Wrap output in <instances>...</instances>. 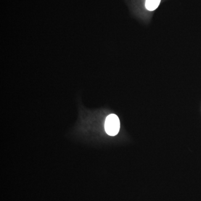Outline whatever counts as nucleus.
Listing matches in <instances>:
<instances>
[{"instance_id": "obj_1", "label": "nucleus", "mask_w": 201, "mask_h": 201, "mask_svg": "<svg viewBox=\"0 0 201 201\" xmlns=\"http://www.w3.org/2000/svg\"><path fill=\"white\" fill-rule=\"evenodd\" d=\"M105 129L107 134L110 136H115L118 134L120 129V122L116 115L113 113L107 116Z\"/></svg>"}, {"instance_id": "obj_2", "label": "nucleus", "mask_w": 201, "mask_h": 201, "mask_svg": "<svg viewBox=\"0 0 201 201\" xmlns=\"http://www.w3.org/2000/svg\"><path fill=\"white\" fill-rule=\"evenodd\" d=\"M161 0H146L145 7L149 11H154L159 6Z\"/></svg>"}]
</instances>
